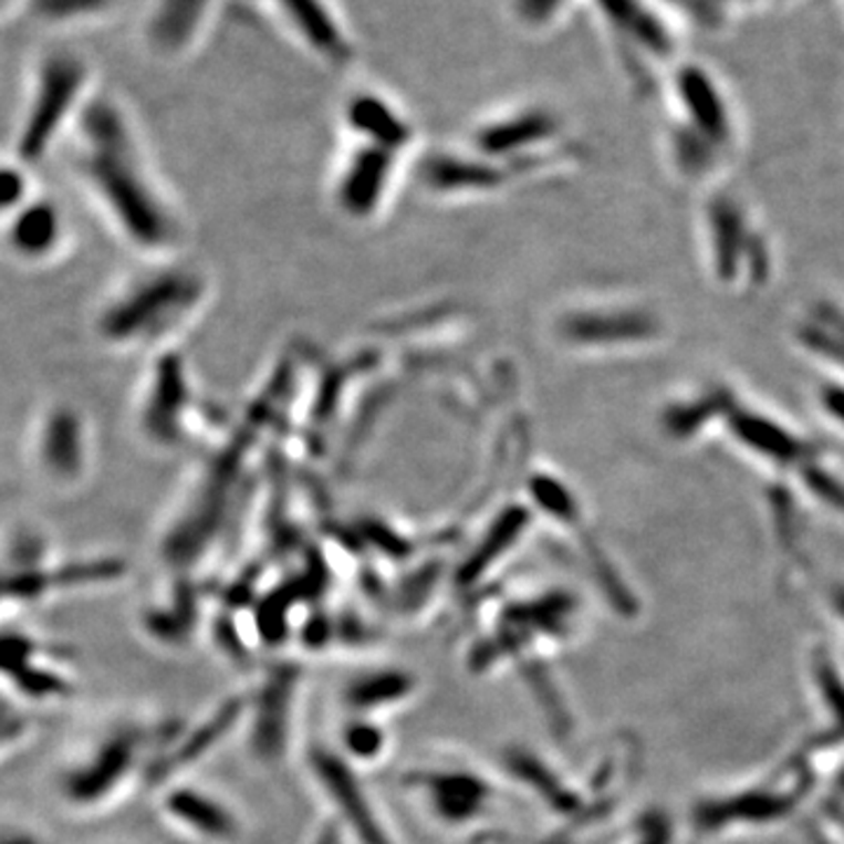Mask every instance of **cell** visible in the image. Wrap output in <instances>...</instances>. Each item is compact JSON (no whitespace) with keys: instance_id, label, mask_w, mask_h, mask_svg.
Here are the masks:
<instances>
[{"instance_id":"obj_35","label":"cell","mask_w":844,"mask_h":844,"mask_svg":"<svg viewBox=\"0 0 844 844\" xmlns=\"http://www.w3.org/2000/svg\"><path fill=\"white\" fill-rule=\"evenodd\" d=\"M174 844H202V842H195V840H184V842H174Z\"/></svg>"},{"instance_id":"obj_32","label":"cell","mask_w":844,"mask_h":844,"mask_svg":"<svg viewBox=\"0 0 844 844\" xmlns=\"http://www.w3.org/2000/svg\"><path fill=\"white\" fill-rule=\"evenodd\" d=\"M821 404L829 410V416L844 425V387L829 385L821 389Z\"/></svg>"},{"instance_id":"obj_31","label":"cell","mask_w":844,"mask_h":844,"mask_svg":"<svg viewBox=\"0 0 844 844\" xmlns=\"http://www.w3.org/2000/svg\"><path fill=\"white\" fill-rule=\"evenodd\" d=\"M556 6L559 0H517V14L523 24H542Z\"/></svg>"},{"instance_id":"obj_33","label":"cell","mask_w":844,"mask_h":844,"mask_svg":"<svg viewBox=\"0 0 844 844\" xmlns=\"http://www.w3.org/2000/svg\"><path fill=\"white\" fill-rule=\"evenodd\" d=\"M3 181H6V192H3V205L6 207H12V202L14 200H19V198H22V188H24V181H22V176H19L14 169H6L3 171Z\"/></svg>"},{"instance_id":"obj_9","label":"cell","mask_w":844,"mask_h":844,"mask_svg":"<svg viewBox=\"0 0 844 844\" xmlns=\"http://www.w3.org/2000/svg\"><path fill=\"white\" fill-rule=\"evenodd\" d=\"M163 812L190 840L202 844H230L240 837L242 823L226 802L195 786H171L163 795Z\"/></svg>"},{"instance_id":"obj_16","label":"cell","mask_w":844,"mask_h":844,"mask_svg":"<svg viewBox=\"0 0 844 844\" xmlns=\"http://www.w3.org/2000/svg\"><path fill=\"white\" fill-rule=\"evenodd\" d=\"M680 92L687 111L692 113L699 129L709 134L713 142H722L728 136V115H725L722 102L716 87L709 83L701 71H685L680 77Z\"/></svg>"},{"instance_id":"obj_12","label":"cell","mask_w":844,"mask_h":844,"mask_svg":"<svg viewBox=\"0 0 844 844\" xmlns=\"http://www.w3.org/2000/svg\"><path fill=\"white\" fill-rule=\"evenodd\" d=\"M416 692V674L399 669V666H387V669H373L352 678L343 690V701L352 716L376 718L383 711L397 709V706L414 699Z\"/></svg>"},{"instance_id":"obj_19","label":"cell","mask_w":844,"mask_h":844,"mask_svg":"<svg viewBox=\"0 0 844 844\" xmlns=\"http://www.w3.org/2000/svg\"><path fill=\"white\" fill-rule=\"evenodd\" d=\"M115 0H24V10L33 22L69 29L81 24H94L96 19L111 14Z\"/></svg>"},{"instance_id":"obj_22","label":"cell","mask_w":844,"mask_h":844,"mask_svg":"<svg viewBox=\"0 0 844 844\" xmlns=\"http://www.w3.org/2000/svg\"><path fill=\"white\" fill-rule=\"evenodd\" d=\"M59 235L56 211L50 205H31L22 213H17L12 226V244L24 257H43Z\"/></svg>"},{"instance_id":"obj_21","label":"cell","mask_w":844,"mask_h":844,"mask_svg":"<svg viewBox=\"0 0 844 844\" xmlns=\"http://www.w3.org/2000/svg\"><path fill=\"white\" fill-rule=\"evenodd\" d=\"M198 624V603L190 594L176 596L171 607L148 611L144 617L146 634L167 647H179L190 640V634Z\"/></svg>"},{"instance_id":"obj_4","label":"cell","mask_w":844,"mask_h":844,"mask_svg":"<svg viewBox=\"0 0 844 844\" xmlns=\"http://www.w3.org/2000/svg\"><path fill=\"white\" fill-rule=\"evenodd\" d=\"M303 671L299 664H272L259 687L249 697L247 743L251 756L265 764H278L286 758L293 739V725L301 699Z\"/></svg>"},{"instance_id":"obj_24","label":"cell","mask_w":844,"mask_h":844,"mask_svg":"<svg viewBox=\"0 0 844 844\" xmlns=\"http://www.w3.org/2000/svg\"><path fill=\"white\" fill-rule=\"evenodd\" d=\"M552 129L544 115L528 113L512 121H502L493 127H486L479 136V144L486 153H512L514 148L528 146Z\"/></svg>"},{"instance_id":"obj_34","label":"cell","mask_w":844,"mask_h":844,"mask_svg":"<svg viewBox=\"0 0 844 844\" xmlns=\"http://www.w3.org/2000/svg\"><path fill=\"white\" fill-rule=\"evenodd\" d=\"M3 844H38V842L24 833H17V835H6Z\"/></svg>"},{"instance_id":"obj_13","label":"cell","mask_w":844,"mask_h":844,"mask_svg":"<svg viewBox=\"0 0 844 844\" xmlns=\"http://www.w3.org/2000/svg\"><path fill=\"white\" fill-rule=\"evenodd\" d=\"M395 153L381 146L366 144L360 148L347 165V171L341 181V205L352 216H368L381 202Z\"/></svg>"},{"instance_id":"obj_17","label":"cell","mask_w":844,"mask_h":844,"mask_svg":"<svg viewBox=\"0 0 844 844\" xmlns=\"http://www.w3.org/2000/svg\"><path fill=\"white\" fill-rule=\"evenodd\" d=\"M732 429L746 446L756 450V454L768 456L777 462H793L802 454L800 441L791 437L786 429L756 414H737L732 418Z\"/></svg>"},{"instance_id":"obj_26","label":"cell","mask_w":844,"mask_h":844,"mask_svg":"<svg viewBox=\"0 0 844 844\" xmlns=\"http://www.w3.org/2000/svg\"><path fill=\"white\" fill-rule=\"evenodd\" d=\"M43 454L52 472L73 475L81 462V429L69 414H59L50 420L45 429Z\"/></svg>"},{"instance_id":"obj_5","label":"cell","mask_w":844,"mask_h":844,"mask_svg":"<svg viewBox=\"0 0 844 844\" xmlns=\"http://www.w3.org/2000/svg\"><path fill=\"white\" fill-rule=\"evenodd\" d=\"M308 764L312 779L317 781L326 802L336 812L343 831L355 840V844H397L355 764L341 751L320 746V749H312Z\"/></svg>"},{"instance_id":"obj_7","label":"cell","mask_w":844,"mask_h":844,"mask_svg":"<svg viewBox=\"0 0 844 844\" xmlns=\"http://www.w3.org/2000/svg\"><path fill=\"white\" fill-rule=\"evenodd\" d=\"M219 0H150L144 43L155 56L176 59L200 43Z\"/></svg>"},{"instance_id":"obj_14","label":"cell","mask_w":844,"mask_h":844,"mask_svg":"<svg viewBox=\"0 0 844 844\" xmlns=\"http://www.w3.org/2000/svg\"><path fill=\"white\" fill-rule=\"evenodd\" d=\"M345 117L355 134L364 136L371 146L397 153L410 142V127L404 117L395 111V106L373 92H360L352 96L345 108Z\"/></svg>"},{"instance_id":"obj_3","label":"cell","mask_w":844,"mask_h":844,"mask_svg":"<svg viewBox=\"0 0 844 844\" xmlns=\"http://www.w3.org/2000/svg\"><path fill=\"white\" fill-rule=\"evenodd\" d=\"M144 749L146 741L139 728L121 725L108 730L62 774L59 793L73 810H100L139 772Z\"/></svg>"},{"instance_id":"obj_29","label":"cell","mask_w":844,"mask_h":844,"mask_svg":"<svg viewBox=\"0 0 844 844\" xmlns=\"http://www.w3.org/2000/svg\"><path fill=\"white\" fill-rule=\"evenodd\" d=\"M336 634L338 629H333L331 619L324 613H317L310 619H305L301 629V643L308 647V650H324Z\"/></svg>"},{"instance_id":"obj_23","label":"cell","mask_w":844,"mask_h":844,"mask_svg":"<svg viewBox=\"0 0 844 844\" xmlns=\"http://www.w3.org/2000/svg\"><path fill=\"white\" fill-rule=\"evenodd\" d=\"M184 392L186 387L179 364L171 360L160 371L158 385H155V402L148 408V427L153 435L171 439L176 420H179V408L184 404Z\"/></svg>"},{"instance_id":"obj_10","label":"cell","mask_w":844,"mask_h":844,"mask_svg":"<svg viewBox=\"0 0 844 844\" xmlns=\"http://www.w3.org/2000/svg\"><path fill=\"white\" fill-rule=\"evenodd\" d=\"M406 783L420 795L431 814L454 826L472 821L488 800L486 783L477 774L462 770L410 772Z\"/></svg>"},{"instance_id":"obj_27","label":"cell","mask_w":844,"mask_h":844,"mask_svg":"<svg viewBox=\"0 0 844 844\" xmlns=\"http://www.w3.org/2000/svg\"><path fill=\"white\" fill-rule=\"evenodd\" d=\"M713 230H716V259L720 274H734L737 261L741 257L743 230L739 213L728 202H718L713 209Z\"/></svg>"},{"instance_id":"obj_28","label":"cell","mask_w":844,"mask_h":844,"mask_svg":"<svg viewBox=\"0 0 844 844\" xmlns=\"http://www.w3.org/2000/svg\"><path fill=\"white\" fill-rule=\"evenodd\" d=\"M429 181L441 186V188L488 186V184L496 181V174L490 171V167L446 158V160L429 165Z\"/></svg>"},{"instance_id":"obj_18","label":"cell","mask_w":844,"mask_h":844,"mask_svg":"<svg viewBox=\"0 0 844 844\" xmlns=\"http://www.w3.org/2000/svg\"><path fill=\"white\" fill-rule=\"evenodd\" d=\"M3 676L17 687L19 695L33 701L64 699L73 692V685L64 674H59L50 669V666H43L38 661V650L22 661L3 666Z\"/></svg>"},{"instance_id":"obj_25","label":"cell","mask_w":844,"mask_h":844,"mask_svg":"<svg viewBox=\"0 0 844 844\" xmlns=\"http://www.w3.org/2000/svg\"><path fill=\"white\" fill-rule=\"evenodd\" d=\"M341 753L352 764H368L383 758L387 749V732L378 718L368 716H352V720L345 722L341 734Z\"/></svg>"},{"instance_id":"obj_20","label":"cell","mask_w":844,"mask_h":844,"mask_svg":"<svg viewBox=\"0 0 844 844\" xmlns=\"http://www.w3.org/2000/svg\"><path fill=\"white\" fill-rule=\"evenodd\" d=\"M523 521H525L523 509H509V512H504L493 523V528H490V533L481 540L477 552L460 567V575H458L460 584H475V580L483 575L486 567L493 565V561L502 556L509 549V544L519 538Z\"/></svg>"},{"instance_id":"obj_6","label":"cell","mask_w":844,"mask_h":844,"mask_svg":"<svg viewBox=\"0 0 844 844\" xmlns=\"http://www.w3.org/2000/svg\"><path fill=\"white\" fill-rule=\"evenodd\" d=\"M247 709L249 697L235 695L223 699L207 718L195 722L186 734L176 737L169 749L148 764L150 783H167L171 777L186 772V768H192L195 762L207 758L247 718Z\"/></svg>"},{"instance_id":"obj_15","label":"cell","mask_w":844,"mask_h":844,"mask_svg":"<svg viewBox=\"0 0 844 844\" xmlns=\"http://www.w3.org/2000/svg\"><path fill=\"white\" fill-rule=\"evenodd\" d=\"M655 324L640 312H594L565 322V333L580 343L636 341L650 336Z\"/></svg>"},{"instance_id":"obj_2","label":"cell","mask_w":844,"mask_h":844,"mask_svg":"<svg viewBox=\"0 0 844 844\" xmlns=\"http://www.w3.org/2000/svg\"><path fill=\"white\" fill-rule=\"evenodd\" d=\"M90 81L87 62L71 50H52L41 56L33 75V92L19 134V155L27 163L41 160L59 129L75 111Z\"/></svg>"},{"instance_id":"obj_30","label":"cell","mask_w":844,"mask_h":844,"mask_svg":"<svg viewBox=\"0 0 844 844\" xmlns=\"http://www.w3.org/2000/svg\"><path fill=\"white\" fill-rule=\"evenodd\" d=\"M216 643H219L221 650L226 655H230V659H247V645H244V638L240 636L238 626H235L232 617H221L219 619V626H216Z\"/></svg>"},{"instance_id":"obj_1","label":"cell","mask_w":844,"mask_h":844,"mask_svg":"<svg viewBox=\"0 0 844 844\" xmlns=\"http://www.w3.org/2000/svg\"><path fill=\"white\" fill-rule=\"evenodd\" d=\"M83 129L90 148L87 171L123 228L144 247L163 244L169 238L167 216L136 165L123 113L108 102H92Z\"/></svg>"},{"instance_id":"obj_11","label":"cell","mask_w":844,"mask_h":844,"mask_svg":"<svg viewBox=\"0 0 844 844\" xmlns=\"http://www.w3.org/2000/svg\"><path fill=\"white\" fill-rule=\"evenodd\" d=\"M284 22L296 33L308 50L329 64H345L350 59V41L338 14L326 0H274Z\"/></svg>"},{"instance_id":"obj_8","label":"cell","mask_w":844,"mask_h":844,"mask_svg":"<svg viewBox=\"0 0 844 844\" xmlns=\"http://www.w3.org/2000/svg\"><path fill=\"white\" fill-rule=\"evenodd\" d=\"M192 299V284L181 274H163L153 280L115 305L106 320L104 331L111 341H127L155 324L165 322V315H171Z\"/></svg>"}]
</instances>
